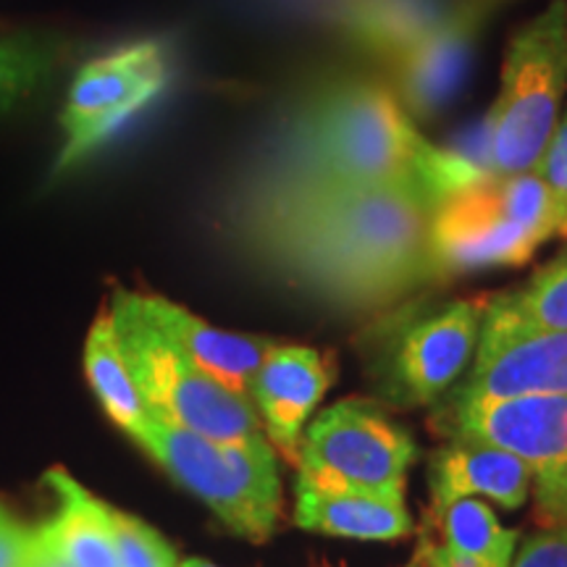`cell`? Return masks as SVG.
<instances>
[{"label":"cell","instance_id":"obj_1","mask_svg":"<svg viewBox=\"0 0 567 567\" xmlns=\"http://www.w3.org/2000/svg\"><path fill=\"white\" fill-rule=\"evenodd\" d=\"M434 208L417 189L297 174L268 195L252 237L268 264L300 287L344 308H375L431 281Z\"/></svg>","mask_w":567,"mask_h":567},{"label":"cell","instance_id":"obj_2","mask_svg":"<svg viewBox=\"0 0 567 567\" xmlns=\"http://www.w3.org/2000/svg\"><path fill=\"white\" fill-rule=\"evenodd\" d=\"M300 176L408 187L442 197L471 187L488 174L463 155L431 145L410 122L394 92L363 76H339L308 97L300 113Z\"/></svg>","mask_w":567,"mask_h":567},{"label":"cell","instance_id":"obj_3","mask_svg":"<svg viewBox=\"0 0 567 567\" xmlns=\"http://www.w3.org/2000/svg\"><path fill=\"white\" fill-rule=\"evenodd\" d=\"M557 234L555 200L536 168L484 176L436 203L429 234L431 279L526 266Z\"/></svg>","mask_w":567,"mask_h":567},{"label":"cell","instance_id":"obj_4","mask_svg":"<svg viewBox=\"0 0 567 567\" xmlns=\"http://www.w3.org/2000/svg\"><path fill=\"white\" fill-rule=\"evenodd\" d=\"M134 444L234 536L266 544L281 520L279 455L271 442L224 444L151 415Z\"/></svg>","mask_w":567,"mask_h":567},{"label":"cell","instance_id":"obj_5","mask_svg":"<svg viewBox=\"0 0 567 567\" xmlns=\"http://www.w3.org/2000/svg\"><path fill=\"white\" fill-rule=\"evenodd\" d=\"M111 318L134 384L153 417L213 442H268L252 402L210 379L163 337L140 310L137 292L118 289L111 300Z\"/></svg>","mask_w":567,"mask_h":567},{"label":"cell","instance_id":"obj_6","mask_svg":"<svg viewBox=\"0 0 567 567\" xmlns=\"http://www.w3.org/2000/svg\"><path fill=\"white\" fill-rule=\"evenodd\" d=\"M567 95V0H551L509 40L488 111L492 176L534 172L555 134Z\"/></svg>","mask_w":567,"mask_h":567},{"label":"cell","instance_id":"obj_7","mask_svg":"<svg viewBox=\"0 0 567 567\" xmlns=\"http://www.w3.org/2000/svg\"><path fill=\"white\" fill-rule=\"evenodd\" d=\"M413 436L371 402L326 408L302 431L297 484L321 492H365L405 499L415 463Z\"/></svg>","mask_w":567,"mask_h":567},{"label":"cell","instance_id":"obj_8","mask_svg":"<svg viewBox=\"0 0 567 567\" xmlns=\"http://www.w3.org/2000/svg\"><path fill=\"white\" fill-rule=\"evenodd\" d=\"M168 84L166 48L155 40L132 42L84 63L69 90L61 116L63 142L53 176L69 174L113 134L147 109Z\"/></svg>","mask_w":567,"mask_h":567},{"label":"cell","instance_id":"obj_9","mask_svg":"<svg viewBox=\"0 0 567 567\" xmlns=\"http://www.w3.org/2000/svg\"><path fill=\"white\" fill-rule=\"evenodd\" d=\"M450 439L481 442L520 457L534 473L536 513L567 486V396H463L436 415Z\"/></svg>","mask_w":567,"mask_h":567},{"label":"cell","instance_id":"obj_10","mask_svg":"<svg viewBox=\"0 0 567 567\" xmlns=\"http://www.w3.org/2000/svg\"><path fill=\"white\" fill-rule=\"evenodd\" d=\"M488 297L455 300L394 331L384 360L386 392L402 405L442 396L476 354Z\"/></svg>","mask_w":567,"mask_h":567},{"label":"cell","instance_id":"obj_11","mask_svg":"<svg viewBox=\"0 0 567 567\" xmlns=\"http://www.w3.org/2000/svg\"><path fill=\"white\" fill-rule=\"evenodd\" d=\"M337 363L331 354L305 344L276 342L252 375L250 402L276 455L300 463L302 431L321 400L334 386Z\"/></svg>","mask_w":567,"mask_h":567},{"label":"cell","instance_id":"obj_12","mask_svg":"<svg viewBox=\"0 0 567 567\" xmlns=\"http://www.w3.org/2000/svg\"><path fill=\"white\" fill-rule=\"evenodd\" d=\"M137 302L147 321L172 339L200 371L229 392L250 400L252 375L271 352L274 339L218 329L161 295H137Z\"/></svg>","mask_w":567,"mask_h":567},{"label":"cell","instance_id":"obj_13","mask_svg":"<svg viewBox=\"0 0 567 567\" xmlns=\"http://www.w3.org/2000/svg\"><path fill=\"white\" fill-rule=\"evenodd\" d=\"M476 363L457 389L463 396H567V331H538L478 344Z\"/></svg>","mask_w":567,"mask_h":567},{"label":"cell","instance_id":"obj_14","mask_svg":"<svg viewBox=\"0 0 567 567\" xmlns=\"http://www.w3.org/2000/svg\"><path fill=\"white\" fill-rule=\"evenodd\" d=\"M431 513L457 499H492L505 509H520L534 492V473L520 457L496 446L452 439L429 463Z\"/></svg>","mask_w":567,"mask_h":567},{"label":"cell","instance_id":"obj_15","mask_svg":"<svg viewBox=\"0 0 567 567\" xmlns=\"http://www.w3.org/2000/svg\"><path fill=\"white\" fill-rule=\"evenodd\" d=\"M295 526L354 542H400L413 534L405 499L365 492H321L297 484Z\"/></svg>","mask_w":567,"mask_h":567},{"label":"cell","instance_id":"obj_16","mask_svg":"<svg viewBox=\"0 0 567 567\" xmlns=\"http://www.w3.org/2000/svg\"><path fill=\"white\" fill-rule=\"evenodd\" d=\"M45 484L53 494V513L40 523L48 542L74 567H118L111 505L63 467L48 471Z\"/></svg>","mask_w":567,"mask_h":567},{"label":"cell","instance_id":"obj_17","mask_svg":"<svg viewBox=\"0 0 567 567\" xmlns=\"http://www.w3.org/2000/svg\"><path fill=\"white\" fill-rule=\"evenodd\" d=\"M567 331V252L536 271L523 287L488 297L478 344Z\"/></svg>","mask_w":567,"mask_h":567},{"label":"cell","instance_id":"obj_18","mask_svg":"<svg viewBox=\"0 0 567 567\" xmlns=\"http://www.w3.org/2000/svg\"><path fill=\"white\" fill-rule=\"evenodd\" d=\"M84 375L109 421L134 442L151 421V410L142 402L130 365H126L111 310L97 316L90 326L87 342H84Z\"/></svg>","mask_w":567,"mask_h":567},{"label":"cell","instance_id":"obj_19","mask_svg":"<svg viewBox=\"0 0 567 567\" xmlns=\"http://www.w3.org/2000/svg\"><path fill=\"white\" fill-rule=\"evenodd\" d=\"M473 40L460 38L450 27L439 24L413 48L402 63V97L417 113H431L457 82L467 48Z\"/></svg>","mask_w":567,"mask_h":567},{"label":"cell","instance_id":"obj_20","mask_svg":"<svg viewBox=\"0 0 567 567\" xmlns=\"http://www.w3.org/2000/svg\"><path fill=\"white\" fill-rule=\"evenodd\" d=\"M431 520H434L439 542H444L446 547L488 559L499 567L513 565L520 534L502 526L499 517L484 499H473V496L457 499L442 509H434Z\"/></svg>","mask_w":567,"mask_h":567},{"label":"cell","instance_id":"obj_21","mask_svg":"<svg viewBox=\"0 0 567 567\" xmlns=\"http://www.w3.org/2000/svg\"><path fill=\"white\" fill-rule=\"evenodd\" d=\"M61 48L42 38L0 40V113L45 90L55 76Z\"/></svg>","mask_w":567,"mask_h":567},{"label":"cell","instance_id":"obj_22","mask_svg":"<svg viewBox=\"0 0 567 567\" xmlns=\"http://www.w3.org/2000/svg\"><path fill=\"white\" fill-rule=\"evenodd\" d=\"M113 534H116L118 567H179L176 549L158 528L137 515L111 507Z\"/></svg>","mask_w":567,"mask_h":567},{"label":"cell","instance_id":"obj_23","mask_svg":"<svg viewBox=\"0 0 567 567\" xmlns=\"http://www.w3.org/2000/svg\"><path fill=\"white\" fill-rule=\"evenodd\" d=\"M536 172L549 187L551 200H555L559 218L557 237L567 239V111L559 116L557 130L551 134L547 151H544L542 161H538Z\"/></svg>","mask_w":567,"mask_h":567},{"label":"cell","instance_id":"obj_24","mask_svg":"<svg viewBox=\"0 0 567 567\" xmlns=\"http://www.w3.org/2000/svg\"><path fill=\"white\" fill-rule=\"evenodd\" d=\"M509 567H567V523L530 536Z\"/></svg>","mask_w":567,"mask_h":567},{"label":"cell","instance_id":"obj_25","mask_svg":"<svg viewBox=\"0 0 567 567\" xmlns=\"http://www.w3.org/2000/svg\"><path fill=\"white\" fill-rule=\"evenodd\" d=\"M32 538L34 528H27L0 496V567H27Z\"/></svg>","mask_w":567,"mask_h":567},{"label":"cell","instance_id":"obj_26","mask_svg":"<svg viewBox=\"0 0 567 567\" xmlns=\"http://www.w3.org/2000/svg\"><path fill=\"white\" fill-rule=\"evenodd\" d=\"M509 3L515 0H457L446 13L444 24L460 38L476 40L486 21H492L494 13H499Z\"/></svg>","mask_w":567,"mask_h":567},{"label":"cell","instance_id":"obj_27","mask_svg":"<svg viewBox=\"0 0 567 567\" xmlns=\"http://www.w3.org/2000/svg\"><path fill=\"white\" fill-rule=\"evenodd\" d=\"M415 563H421L423 567H499L488 563V559L471 557L465 555V551L446 547L444 542H436V538H431L429 534L423 536Z\"/></svg>","mask_w":567,"mask_h":567},{"label":"cell","instance_id":"obj_28","mask_svg":"<svg viewBox=\"0 0 567 567\" xmlns=\"http://www.w3.org/2000/svg\"><path fill=\"white\" fill-rule=\"evenodd\" d=\"M27 567H74V565H71L69 559L63 557L51 542H48L40 528H34L32 551H30V563H27Z\"/></svg>","mask_w":567,"mask_h":567},{"label":"cell","instance_id":"obj_29","mask_svg":"<svg viewBox=\"0 0 567 567\" xmlns=\"http://www.w3.org/2000/svg\"><path fill=\"white\" fill-rule=\"evenodd\" d=\"M536 515H538V520L544 523V528L563 526V523H567V486L555 496V502H549V505Z\"/></svg>","mask_w":567,"mask_h":567},{"label":"cell","instance_id":"obj_30","mask_svg":"<svg viewBox=\"0 0 567 567\" xmlns=\"http://www.w3.org/2000/svg\"><path fill=\"white\" fill-rule=\"evenodd\" d=\"M179 567H221V565H213L208 559L193 557V559H184V563H179Z\"/></svg>","mask_w":567,"mask_h":567},{"label":"cell","instance_id":"obj_31","mask_svg":"<svg viewBox=\"0 0 567 567\" xmlns=\"http://www.w3.org/2000/svg\"><path fill=\"white\" fill-rule=\"evenodd\" d=\"M405 567H417V563H410V565H405Z\"/></svg>","mask_w":567,"mask_h":567},{"label":"cell","instance_id":"obj_32","mask_svg":"<svg viewBox=\"0 0 567 567\" xmlns=\"http://www.w3.org/2000/svg\"><path fill=\"white\" fill-rule=\"evenodd\" d=\"M316 567H331V565H326V563H323V565H316Z\"/></svg>","mask_w":567,"mask_h":567}]
</instances>
